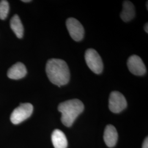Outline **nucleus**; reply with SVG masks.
I'll return each instance as SVG.
<instances>
[{"mask_svg": "<svg viewBox=\"0 0 148 148\" xmlns=\"http://www.w3.org/2000/svg\"><path fill=\"white\" fill-rule=\"evenodd\" d=\"M10 25L12 30L14 32L16 37L19 38H22L24 34V27L19 16L16 14L12 18Z\"/></svg>", "mask_w": 148, "mask_h": 148, "instance_id": "nucleus-12", "label": "nucleus"}, {"mask_svg": "<svg viewBox=\"0 0 148 148\" xmlns=\"http://www.w3.org/2000/svg\"><path fill=\"white\" fill-rule=\"evenodd\" d=\"M143 148H148V137L146 138L144 140V142H143V146H142Z\"/></svg>", "mask_w": 148, "mask_h": 148, "instance_id": "nucleus-14", "label": "nucleus"}, {"mask_svg": "<svg viewBox=\"0 0 148 148\" xmlns=\"http://www.w3.org/2000/svg\"><path fill=\"white\" fill-rule=\"evenodd\" d=\"M27 74L25 66L21 63L18 62L14 64L8 70V77L13 79H19L23 78Z\"/></svg>", "mask_w": 148, "mask_h": 148, "instance_id": "nucleus-8", "label": "nucleus"}, {"mask_svg": "<svg viewBox=\"0 0 148 148\" xmlns=\"http://www.w3.org/2000/svg\"><path fill=\"white\" fill-rule=\"evenodd\" d=\"M125 97L119 92L113 91L110 93L109 99V108L114 113H120L127 107Z\"/></svg>", "mask_w": 148, "mask_h": 148, "instance_id": "nucleus-5", "label": "nucleus"}, {"mask_svg": "<svg viewBox=\"0 0 148 148\" xmlns=\"http://www.w3.org/2000/svg\"><path fill=\"white\" fill-rule=\"evenodd\" d=\"M66 26L71 37L75 41H80L84 37L85 30L82 24L76 19L69 18L66 21Z\"/></svg>", "mask_w": 148, "mask_h": 148, "instance_id": "nucleus-6", "label": "nucleus"}, {"mask_svg": "<svg viewBox=\"0 0 148 148\" xmlns=\"http://www.w3.org/2000/svg\"><path fill=\"white\" fill-rule=\"evenodd\" d=\"M58 110L62 113L61 121L64 125L70 127L84 110V105L79 99H74L61 103Z\"/></svg>", "mask_w": 148, "mask_h": 148, "instance_id": "nucleus-2", "label": "nucleus"}, {"mask_svg": "<svg viewBox=\"0 0 148 148\" xmlns=\"http://www.w3.org/2000/svg\"><path fill=\"white\" fill-rule=\"evenodd\" d=\"M118 139V133L114 126L109 125L106 126L104 133V140L106 145L109 147H114Z\"/></svg>", "mask_w": 148, "mask_h": 148, "instance_id": "nucleus-9", "label": "nucleus"}, {"mask_svg": "<svg viewBox=\"0 0 148 148\" xmlns=\"http://www.w3.org/2000/svg\"><path fill=\"white\" fill-rule=\"evenodd\" d=\"M148 23H147V24H145V26H144V30L146 32H148Z\"/></svg>", "mask_w": 148, "mask_h": 148, "instance_id": "nucleus-15", "label": "nucleus"}, {"mask_svg": "<svg viewBox=\"0 0 148 148\" xmlns=\"http://www.w3.org/2000/svg\"><path fill=\"white\" fill-rule=\"evenodd\" d=\"M127 66L130 72L135 75L142 76L147 71L143 60L137 55H132L128 59Z\"/></svg>", "mask_w": 148, "mask_h": 148, "instance_id": "nucleus-7", "label": "nucleus"}, {"mask_svg": "<svg viewBox=\"0 0 148 148\" xmlns=\"http://www.w3.org/2000/svg\"><path fill=\"white\" fill-rule=\"evenodd\" d=\"M23 2H31L32 1H30V0H23L22 1Z\"/></svg>", "mask_w": 148, "mask_h": 148, "instance_id": "nucleus-16", "label": "nucleus"}, {"mask_svg": "<svg viewBox=\"0 0 148 148\" xmlns=\"http://www.w3.org/2000/svg\"><path fill=\"white\" fill-rule=\"evenodd\" d=\"M85 60L87 66L95 74H99L103 70V63L101 56L93 49H88L85 53Z\"/></svg>", "mask_w": 148, "mask_h": 148, "instance_id": "nucleus-3", "label": "nucleus"}, {"mask_svg": "<svg viewBox=\"0 0 148 148\" xmlns=\"http://www.w3.org/2000/svg\"><path fill=\"white\" fill-rule=\"evenodd\" d=\"M147 8L148 9V2H147Z\"/></svg>", "mask_w": 148, "mask_h": 148, "instance_id": "nucleus-17", "label": "nucleus"}, {"mask_svg": "<svg viewBox=\"0 0 148 148\" xmlns=\"http://www.w3.org/2000/svg\"><path fill=\"white\" fill-rule=\"evenodd\" d=\"M32 112L33 106L30 103L21 104L12 112L11 122L14 125L19 124L30 116Z\"/></svg>", "mask_w": 148, "mask_h": 148, "instance_id": "nucleus-4", "label": "nucleus"}, {"mask_svg": "<svg viewBox=\"0 0 148 148\" xmlns=\"http://www.w3.org/2000/svg\"><path fill=\"white\" fill-rule=\"evenodd\" d=\"M10 6L8 1L2 0L0 1V19L4 20L9 13Z\"/></svg>", "mask_w": 148, "mask_h": 148, "instance_id": "nucleus-13", "label": "nucleus"}, {"mask_svg": "<svg viewBox=\"0 0 148 148\" xmlns=\"http://www.w3.org/2000/svg\"><path fill=\"white\" fill-rule=\"evenodd\" d=\"M46 71L48 78L54 85L60 87L69 82L70 77L69 67L62 59H49L46 64Z\"/></svg>", "mask_w": 148, "mask_h": 148, "instance_id": "nucleus-1", "label": "nucleus"}, {"mask_svg": "<svg viewBox=\"0 0 148 148\" xmlns=\"http://www.w3.org/2000/svg\"><path fill=\"white\" fill-rule=\"evenodd\" d=\"M52 141L55 148H66L68 140L65 134L61 130H55L52 134Z\"/></svg>", "mask_w": 148, "mask_h": 148, "instance_id": "nucleus-11", "label": "nucleus"}, {"mask_svg": "<svg viewBox=\"0 0 148 148\" xmlns=\"http://www.w3.org/2000/svg\"><path fill=\"white\" fill-rule=\"evenodd\" d=\"M122 10L120 16L123 21L125 22L131 21L136 15L134 5L129 1H125L122 4Z\"/></svg>", "mask_w": 148, "mask_h": 148, "instance_id": "nucleus-10", "label": "nucleus"}]
</instances>
